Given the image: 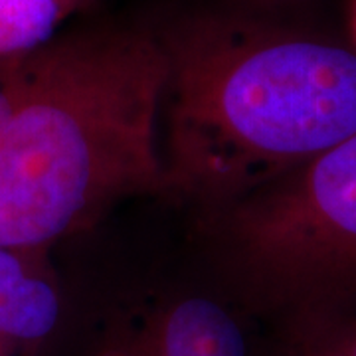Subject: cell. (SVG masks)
Listing matches in <instances>:
<instances>
[{
  "instance_id": "cell-3",
  "label": "cell",
  "mask_w": 356,
  "mask_h": 356,
  "mask_svg": "<svg viewBox=\"0 0 356 356\" xmlns=\"http://www.w3.org/2000/svg\"><path fill=\"white\" fill-rule=\"evenodd\" d=\"M229 248L255 293L307 321L356 309V135L238 200Z\"/></svg>"
},
{
  "instance_id": "cell-10",
  "label": "cell",
  "mask_w": 356,
  "mask_h": 356,
  "mask_svg": "<svg viewBox=\"0 0 356 356\" xmlns=\"http://www.w3.org/2000/svg\"><path fill=\"white\" fill-rule=\"evenodd\" d=\"M58 2H60V6H62V13H64V16H67V14L72 13L81 0H58Z\"/></svg>"
},
{
  "instance_id": "cell-11",
  "label": "cell",
  "mask_w": 356,
  "mask_h": 356,
  "mask_svg": "<svg viewBox=\"0 0 356 356\" xmlns=\"http://www.w3.org/2000/svg\"><path fill=\"white\" fill-rule=\"evenodd\" d=\"M353 34H355V42H356V0H355V6H353Z\"/></svg>"
},
{
  "instance_id": "cell-8",
  "label": "cell",
  "mask_w": 356,
  "mask_h": 356,
  "mask_svg": "<svg viewBox=\"0 0 356 356\" xmlns=\"http://www.w3.org/2000/svg\"><path fill=\"white\" fill-rule=\"evenodd\" d=\"M22 91V72H20V62L8 60L6 70L0 76V125L10 117L16 103L20 99Z\"/></svg>"
},
{
  "instance_id": "cell-6",
  "label": "cell",
  "mask_w": 356,
  "mask_h": 356,
  "mask_svg": "<svg viewBox=\"0 0 356 356\" xmlns=\"http://www.w3.org/2000/svg\"><path fill=\"white\" fill-rule=\"evenodd\" d=\"M62 18L58 0H0V62L50 44Z\"/></svg>"
},
{
  "instance_id": "cell-2",
  "label": "cell",
  "mask_w": 356,
  "mask_h": 356,
  "mask_svg": "<svg viewBox=\"0 0 356 356\" xmlns=\"http://www.w3.org/2000/svg\"><path fill=\"white\" fill-rule=\"evenodd\" d=\"M161 42L166 188L238 202L356 135L353 48L214 16Z\"/></svg>"
},
{
  "instance_id": "cell-4",
  "label": "cell",
  "mask_w": 356,
  "mask_h": 356,
  "mask_svg": "<svg viewBox=\"0 0 356 356\" xmlns=\"http://www.w3.org/2000/svg\"><path fill=\"white\" fill-rule=\"evenodd\" d=\"M97 356H248V344L224 307L206 297H186L145 315Z\"/></svg>"
},
{
  "instance_id": "cell-5",
  "label": "cell",
  "mask_w": 356,
  "mask_h": 356,
  "mask_svg": "<svg viewBox=\"0 0 356 356\" xmlns=\"http://www.w3.org/2000/svg\"><path fill=\"white\" fill-rule=\"evenodd\" d=\"M58 289L30 259V252L0 248V339L16 346L48 337L60 321Z\"/></svg>"
},
{
  "instance_id": "cell-7",
  "label": "cell",
  "mask_w": 356,
  "mask_h": 356,
  "mask_svg": "<svg viewBox=\"0 0 356 356\" xmlns=\"http://www.w3.org/2000/svg\"><path fill=\"white\" fill-rule=\"evenodd\" d=\"M307 356H356V321H327Z\"/></svg>"
},
{
  "instance_id": "cell-1",
  "label": "cell",
  "mask_w": 356,
  "mask_h": 356,
  "mask_svg": "<svg viewBox=\"0 0 356 356\" xmlns=\"http://www.w3.org/2000/svg\"><path fill=\"white\" fill-rule=\"evenodd\" d=\"M18 62L20 99L0 125V248L32 252L166 188L161 38L99 28Z\"/></svg>"
},
{
  "instance_id": "cell-9",
  "label": "cell",
  "mask_w": 356,
  "mask_h": 356,
  "mask_svg": "<svg viewBox=\"0 0 356 356\" xmlns=\"http://www.w3.org/2000/svg\"><path fill=\"white\" fill-rule=\"evenodd\" d=\"M14 348H16V344L6 341V339H0V356H13Z\"/></svg>"
}]
</instances>
